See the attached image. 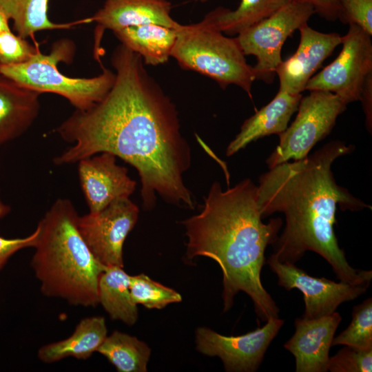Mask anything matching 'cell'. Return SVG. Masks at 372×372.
<instances>
[{
	"label": "cell",
	"instance_id": "cell-12",
	"mask_svg": "<svg viewBox=\"0 0 372 372\" xmlns=\"http://www.w3.org/2000/svg\"><path fill=\"white\" fill-rule=\"evenodd\" d=\"M267 263L277 275L280 286L287 291L296 288L302 292L305 304L302 318L305 319H316L333 313L342 303L364 293L370 285H351L313 277L295 264L280 262L271 255Z\"/></svg>",
	"mask_w": 372,
	"mask_h": 372
},
{
	"label": "cell",
	"instance_id": "cell-11",
	"mask_svg": "<svg viewBox=\"0 0 372 372\" xmlns=\"http://www.w3.org/2000/svg\"><path fill=\"white\" fill-rule=\"evenodd\" d=\"M283 324L278 317L271 318L263 327L238 336H225L199 327L196 331V349L204 355L219 357L226 371L254 372Z\"/></svg>",
	"mask_w": 372,
	"mask_h": 372
},
{
	"label": "cell",
	"instance_id": "cell-23",
	"mask_svg": "<svg viewBox=\"0 0 372 372\" xmlns=\"http://www.w3.org/2000/svg\"><path fill=\"white\" fill-rule=\"evenodd\" d=\"M291 0H240L234 10L218 7L205 19L223 33L238 34L267 18Z\"/></svg>",
	"mask_w": 372,
	"mask_h": 372
},
{
	"label": "cell",
	"instance_id": "cell-20",
	"mask_svg": "<svg viewBox=\"0 0 372 372\" xmlns=\"http://www.w3.org/2000/svg\"><path fill=\"white\" fill-rule=\"evenodd\" d=\"M113 33L122 45L151 65L168 61L176 39L175 29L154 23L130 26Z\"/></svg>",
	"mask_w": 372,
	"mask_h": 372
},
{
	"label": "cell",
	"instance_id": "cell-32",
	"mask_svg": "<svg viewBox=\"0 0 372 372\" xmlns=\"http://www.w3.org/2000/svg\"><path fill=\"white\" fill-rule=\"evenodd\" d=\"M360 101L362 102L366 118V125L371 132L372 127V73L366 77L362 89Z\"/></svg>",
	"mask_w": 372,
	"mask_h": 372
},
{
	"label": "cell",
	"instance_id": "cell-34",
	"mask_svg": "<svg viewBox=\"0 0 372 372\" xmlns=\"http://www.w3.org/2000/svg\"><path fill=\"white\" fill-rule=\"evenodd\" d=\"M196 1H200V2H201V3H205V2H207V1H209V0H196Z\"/></svg>",
	"mask_w": 372,
	"mask_h": 372
},
{
	"label": "cell",
	"instance_id": "cell-10",
	"mask_svg": "<svg viewBox=\"0 0 372 372\" xmlns=\"http://www.w3.org/2000/svg\"><path fill=\"white\" fill-rule=\"evenodd\" d=\"M138 213V207L129 198H123L99 211L79 216V232L103 265L123 267V244L137 222Z\"/></svg>",
	"mask_w": 372,
	"mask_h": 372
},
{
	"label": "cell",
	"instance_id": "cell-16",
	"mask_svg": "<svg viewBox=\"0 0 372 372\" xmlns=\"http://www.w3.org/2000/svg\"><path fill=\"white\" fill-rule=\"evenodd\" d=\"M172 5L167 0H105L92 17L95 22V48H99L103 32L154 23L176 29L180 23L171 16Z\"/></svg>",
	"mask_w": 372,
	"mask_h": 372
},
{
	"label": "cell",
	"instance_id": "cell-17",
	"mask_svg": "<svg viewBox=\"0 0 372 372\" xmlns=\"http://www.w3.org/2000/svg\"><path fill=\"white\" fill-rule=\"evenodd\" d=\"M302 96L279 90L269 103L245 121L239 133L228 145L226 155L231 156L264 136L282 134L297 111Z\"/></svg>",
	"mask_w": 372,
	"mask_h": 372
},
{
	"label": "cell",
	"instance_id": "cell-15",
	"mask_svg": "<svg viewBox=\"0 0 372 372\" xmlns=\"http://www.w3.org/2000/svg\"><path fill=\"white\" fill-rule=\"evenodd\" d=\"M341 320L336 311L316 319L295 320V333L284 347L295 357L296 372L328 371L329 350Z\"/></svg>",
	"mask_w": 372,
	"mask_h": 372
},
{
	"label": "cell",
	"instance_id": "cell-33",
	"mask_svg": "<svg viewBox=\"0 0 372 372\" xmlns=\"http://www.w3.org/2000/svg\"><path fill=\"white\" fill-rule=\"evenodd\" d=\"M9 21L8 17L0 11V33L11 30L9 25Z\"/></svg>",
	"mask_w": 372,
	"mask_h": 372
},
{
	"label": "cell",
	"instance_id": "cell-30",
	"mask_svg": "<svg viewBox=\"0 0 372 372\" xmlns=\"http://www.w3.org/2000/svg\"><path fill=\"white\" fill-rule=\"evenodd\" d=\"M8 207L4 205L0 200V216L8 211ZM38 235V229L30 236L20 238H6L0 236V270L6 265L8 259L14 253L26 247H33Z\"/></svg>",
	"mask_w": 372,
	"mask_h": 372
},
{
	"label": "cell",
	"instance_id": "cell-28",
	"mask_svg": "<svg viewBox=\"0 0 372 372\" xmlns=\"http://www.w3.org/2000/svg\"><path fill=\"white\" fill-rule=\"evenodd\" d=\"M328 371L331 372H371L372 349H361L345 346L329 358Z\"/></svg>",
	"mask_w": 372,
	"mask_h": 372
},
{
	"label": "cell",
	"instance_id": "cell-2",
	"mask_svg": "<svg viewBox=\"0 0 372 372\" xmlns=\"http://www.w3.org/2000/svg\"><path fill=\"white\" fill-rule=\"evenodd\" d=\"M353 149L352 145L333 141L303 159L270 168L259 178L257 200L262 217L278 211L285 216L283 231L273 244L271 256L279 262L295 264L312 251L328 262L340 281L370 284L372 271L349 264L333 229L338 205L350 211L371 207L333 177V163Z\"/></svg>",
	"mask_w": 372,
	"mask_h": 372
},
{
	"label": "cell",
	"instance_id": "cell-22",
	"mask_svg": "<svg viewBox=\"0 0 372 372\" xmlns=\"http://www.w3.org/2000/svg\"><path fill=\"white\" fill-rule=\"evenodd\" d=\"M49 0H0V11L13 23L16 34L24 39H34V34L45 30L70 29L88 19L76 22L57 23L48 17Z\"/></svg>",
	"mask_w": 372,
	"mask_h": 372
},
{
	"label": "cell",
	"instance_id": "cell-29",
	"mask_svg": "<svg viewBox=\"0 0 372 372\" xmlns=\"http://www.w3.org/2000/svg\"><path fill=\"white\" fill-rule=\"evenodd\" d=\"M338 19L354 24L372 36V0H339Z\"/></svg>",
	"mask_w": 372,
	"mask_h": 372
},
{
	"label": "cell",
	"instance_id": "cell-14",
	"mask_svg": "<svg viewBox=\"0 0 372 372\" xmlns=\"http://www.w3.org/2000/svg\"><path fill=\"white\" fill-rule=\"evenodd\" d=\"M298 30L300 39L296 51L289 59L282 61L276 70L279 90L291 94H300L305 90L310 79L342 42L340 34L317 31L308 23Z\"/></svg>",
	"mask_w": 372,
	"mask_h": 372
},
{
	"label": "cell",
	"instance_id": "cell-31",
	"mask_svg": "<svg viewBox=\"0 0 372 372\" xmlns=\"http://www.w3.org/2000/svg\"><path fill=\"white\" fill-rule=\"evenodd\" d=\"M299 3L311 5L321 17L328 21L338 19L340 6L339 0H291Z\"/></svg>",
	"mask_w": 372,
	"mask_h": 372
},
{
	"label": "cell",
	"instance_id": "cell-3",
	"mask_svg": "<svg viewBox=\"0 0 372 372\" xmlns=\"http://www.w3.org/2000/svg\"><path fill=\"white\" fill-rule=\"evenodd\" d=\"M257 186L249 178L225 191L214 182L202 211L181 223L188 238L186 256H206L223 272L224 311L230 309L235 296L245 292L251 299L262 321L278 317L275 301L260 279L267 245L273 244L282 225L280 218L262 221Z\"/></svg>",
	"mask_w": 372,
	"mask_h": 372
},
{
	"label": "cell",
	"instance_id": "cell-18",
	"mask_svg": "<svg viewBox=\"0 0 372 372\" xmlns=\"http://www.w3.org/2000/svg\"><path fill=\"white\" fill-rule=\"evenodd\" d=\"M41 94L0 74V145L30 127L39 112Z\"/></svg>",
	"mask_w": 372,
	"mask_h": 372
},
{
	"label": "cell",
	"instance_id": "cell-5",
	"mask_svg": "<svg viewBox=\"0 0 372 372\" xmlns=\"http://www.w3.org/2000/svg\"><path fill=\"white\" fill-rule=\"evenodd\" d=\"M172 51L180 66L207 76L223 88L235 85L251 99L256 76L236 37H226L205 18L196 23L180 24Z\"/></svg>",
	"mask_w": 372,
	"mask_h": 372
},
{
	"label": "cell",
	"instance_id": "cell-8",
	"mask_svg": "<svg viewBox=\"0 0 372 372\" xmlns=\"http://www.w3.org/2000/svg\"><path fill=\"white\" fill-rule=\"evenodd\" d=\"M315 14L307 3L290 1L267 18L237 34L236 39L245 55H254L256 80L271 83L282 62L281 51L287 39L307 24Z\"/></svg>",
	"mask_w": 372,
	"mask_h": 372
},
{
	"label": "cell",
	"instance_id": "cell-13",
	"mask_svg": "<svg viewBox=\"0 0 372 372\" xmlns=\"http://www.w3.org/2000/svg\"><path fill=\"white\" fill-rule=\"evenodd\" d=\"M80 160L78 174L90 212H97L113 201L129 198L136 182L127 169L116 164V156L101 152Z\"/></svg>",
	"mask_w": 372,
	"mask_h": 372
},
{
	"label": "cell",
	"instance_id": "cell-19",
	"mask_svg": "<svg viewBox=\"0 0 372 372\" xmlns=\"http://www.w3.org/2000/svg\"><path fill=\"white\" fill-rule=\"evenodd\" d=\"M105 320L102 316L82 319L68 338L42 346L39 359L44 363L58 362L68 357L86 360L97 351L107 336Z\"/></svg>",
	"mask_w": 372,
	"mask_h": 372
},
{
	"label": "cell",
	"instance_id": "cell-7",
	"mask_svg": "<svg viewBox=\"0 0 372 372\" xmlns=\"http://www.w3.org/2000/svg\"><path fill=\"white\" fill-rule=\"evenodd\" d=\"M347 105L329 92L312 90L302 96L296 118L279 135L278 145L266 161L269 168L290 159L296 161L306 158L313 146L331 132Z\"/></svg>",
	"mask_w": 372,
	"mask_h": 372
},
{
	"label": "cell",
	"instance_id": "cell-6",
	"mask_svg": "<svg viewBox=\"0 0 372 372\" xmlns=\"http://www.w3.org/2000/svg\"><path fill=\"white\" fill-rule=\"evenodd\" d=\"M74 43L69 39L56 41L49 54L38 52L29 61L17 65H0V74L19 85L41 94L50 92L65 98L78 110H85L100 101L115 81V73L103 66L102 72L92 78H72L61 73V61L72 62Z\"/></svg>",
	"mask_w": 372,
	"mask_h": 372
},
{
	"label": "cell",
	"instance_id": "cell-25",
	"mask_svg": "<svg viewBox=\"0 0 372 372\" xmlns=\"http://www.w3.org/2000/svg\"><path fill=\"white\" fill-rule=\"evenodd\" d=\"M361 349H372V298L353 308L352 320L348 327L334 337L331 344Z\"/></svg>",
	"mask_w": 372,
	"mask_h": 372
},
{
	"label": "cell",
	"instance_id": "cell-9",
	"mask_svg": "<svg viewBox=\"0 0 372 372\" xmlns=\"http://www.w3.org/2000/svg\"><path fill=\"white\" fill-rule=\"evenodd\" d=\"M362 28L349 24L342 50L329 65L308 81L305 90L333 93L347 104L360 101L363 84L372 73V42Z\"/></svg>",
	"mask_w": 372,
	"mask_h": 372
},
{
	"label": "cell",
	"instance_id": "cell-24",
	"mask_svg": "<svg viewBox=\"0 0 372 372\" xmlns=\"http://www.w3.org/2000/svg\"><path fill=\"white\" fill-rule=\"evenodd\" d=\"M119 372H145L150 349L134 336L114 331L107 336L98 351Z\"/></svg>",
	"mask_w": 372,
	"mask_h": 372
},
{
	"label": "cell",
	"instance_id": "cell-1",
	"mask_svg": "<svg viewBox=\"0 0 372 372\" xmlns=\"http://www.w3.org/2000/svg\"><path fill=\"white\" fill-rule=\"evenodd\" d=\"M111 61L116 76L106 95L87 110H76L56 129L73 145L54 158V164L109 152L138 171L145 209L154 206L156 193L168 203L194 209L183 178L191 165V149L180 133L175 105L139 54L121 43Z\"/></svg>",
	"mask_w": 372,
	"mask_h": 372
},
{
	"label": "cell",
	"instance_id": "cell-4",
	"mask_svg": "<svg viewBox=\"0 0 372 372\" xmlns=\"http://www.w3.org/2000/svg\"><path fill=\"white\" fill-rule=\"evenodd\" d=\"M76 210L57 199L41 219L31 267L47 297L74 306L99 304L98 282L106 268L91 252L78 228Z\"/></svg>",
	"mask_w": 372,
	"mask_h": 372
},
{
	"label": "cell",
	"instance_id": "cell-21",
	"mask_svg": "<svg viewBox=\"0 0 372 372\" xmlns=\"http://www.w3.org/2000/svg\"><path fill=\"white\" fill-rule=\"evenodd\" d=\"M130 277L123 267H106L99 279L98 298L112 320L132 326L138 319V309L131 298Z\"/></svg>",
	"mask_w": 372,
	"mask_h": 372
},
{
	"label": "cell",
	"instance_id": "cell-27",
	"mask_svg": "<svg viewBox=\"0 0 372 372\" xmlns=\"http://www.w3.org/2000/svg\"><path fill=\"white\" fill-rule=\"evenodd\" d=\"M39 51L38 45L30 43L11 30L0 33V65L25 63Z\"/></svg>",
	"mask_w": 372,
	"mask_h": 372
},
{
	"label": "cell",
	"instance_id": "cell-26",
	"mask_svg": "<svg viewBox=\"0 0 372 372\" xmlns=\"http://www.w3.org/2000/svg\"><path fill=\"white\" fill-rule=\"evenodd\" d=\"M130 292L136 304H142L147 309H161L169 304L182 300L181 296L177 291L143 273L130 276Z\"/></svg>",
	"mask_w": 372,
	"mask_h": 372
}]
</instances>
